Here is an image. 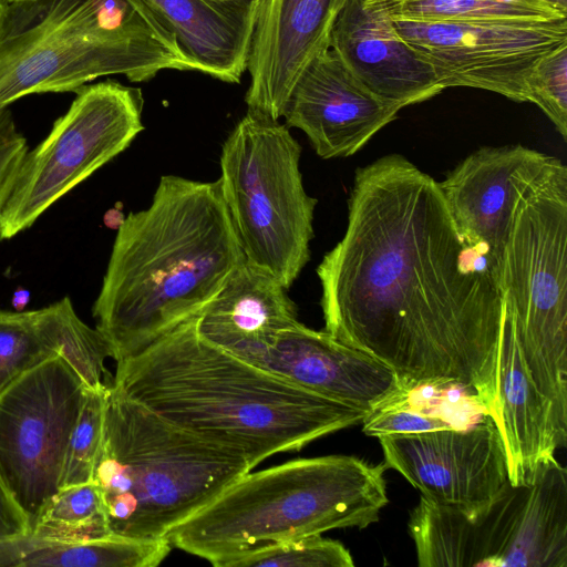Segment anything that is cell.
<instances>
[{
    "label": "cell",
    "instance_id": "cell-8",
    "mask_svg": "<svg viewBox=\"0 0 567 567\" xmlns=\"http://www.w3.org/2000/svg\"><path fill=\"white\" fill-rule=\"evenodd\" d=\"M290 128L247 111L221 145V194L246 262L289 289L310 259L317 199L300 171Z\"/></svg>",
    "mask_w": 567,
    "mask_h": 567
},
{
    "label": "cell",
    "instance_id": "cell-22",
    "mask_svg": "<svg viewBox=\"0 0 567 567\" xmlns=\"http://www.w3.org/2000/svg\"><path fill=\"white\" fill-rule=\"evenodd\" d=\"M175 37L195 71L239 83L247 71L261 0H143Z\"/></svg>",
    "mask_w": 567,
    "mask_h": 567
},
{
    "label": "cell",
    "instance_id": "cell-16",
    "mask_svg": "<svg viewBox=\"0 0 567 567\" xmlns=\"http://www.w3.org/2000/svg\"><path fill=\"white\" fill-rule=\"evenodd\" d=\"M254 364L370 413L403 402L410 392L381 361L300 321L282 330Z\"/></svg>",
    "mask_w": 567,
    "mask_h": 567
},
{
    "label": "cell",
    "instance_id": "cell-26",
    "mask_svg": "<svg viewBox=\"0 0 567 567\" xmlns=\"http://www.w3.org/2000/svg\"><path fill=\"white\" fill-rule=\"evenodd\" d=\"M107 386L85 389L75 425L71 432L61 476V487L93 482L102 442Z\"/></svg>",
    "mask_w": 567,
    "mask_h": 567
},
{
    "label": "cell",
    "instance_id": "cell-23",
    "mask_svg": "<svg viewBox=\"0 0 567 567\" xmlns=\"http://www.w3.org/2000/svg\"><path fill=\"white\" fill-rule=\"evenodd\" d=\"M172 548L167 538L107 536L71 542L27 533L0 543V567H155Z\"/></svg>",
    "mask_w": 567,
    "mask_h": 567
},
{
    "label": "cell",
    "instance_id": "cell-11",
    "mask_svg": "<svg viewBox=\"0 0 567 567\" xmlns=\"http://www.w3.org/2000/svg\"><path fill=\"white\" fill-rule=\"evenodd\" d=\"M85 389L74 368L56 355L0 393V480L23 512L30 532L61 487L68 443Z\"/></svg>",
    "mask_w": 567,
    "mask_h": 567
},
{
    "label": "cell",
    "instance_id": "cell-19",
    "mask_svg": "<svg viewBox=\"0 0 567 567\" xmlns=\"http://www.w3.org/2000/svg\"><path fill=\"white\" fill-rule=\"evenodd\" d=\"M56 355L74 368L89 389H102L112 380L105 368L111 358L107 342L78 317L68 297L38 310H0V393Z\"/></svg>",
    "mask_w": 567,
    "mask_h": 567
},
{
    "label": "cell",
    "instance_id": "cell-34",
    "mask_svg": "<svg viewBox=\"0 0 567 567\" xmlns=\"http://www.w3.org/2000/svg\"><path fill=\"white\" fill-rule=\"evenodd\" d=\"M548 2L549 4L567 12V0H544Z\"/></svg>",
    "mask_w": 567,
    "mask_h": 567
},
{
    "label": "cell",
    "instance_id": "cell-21",
    "mask_svg": "<svg viewBox=\"0 0 567 567\" xmlns=\"http://www.w3.org/2000/svg\"><path fill=\"white\" fill-rule=\"evenodd\" d=\"M496 381L495 424L505 446L509 482L517 485L540 462L555 456L567 436L559 431L549 402L529 374L507 307Z\"/></svg>",
    "mask_w": 567,
    "mask_h": 567
},
{
    "label": "cell",
    "instance_id": "cell-36",
    "mask_svg": "<svg viewBox=\"0 0 567 567\" xmlns=\"http://www.w3.org/2000/svg\"><path fill=\"white\" fill-rule=\"evenodd\" d=\"M10 4L12 3H19V2H24V1H29V0H7Z\"/></svg>",
    "mask_w": 567,
    "mask_h": 567
},
{
    "label": "cell",
    "instance_id": "cell-28",
    "mask_svg": "<svg viewBox=\"0 0 567 567\" xmlns=\"http://www.w3.org/2000/svg\"><path fill=\"white\" fill-rule=\"evenodd\" d=\"M528 102L536 104L567 138V43L545 54L527 80Z\"/></svg>",
    "mask_w": 567,
    "mask_h": 567
},
{
    "label": "cell",
    "instance_id": "cell-1",
    "mask_svg": "<svg viewBox=\"0 0 567 567\" xmlns=\"http://www.w3.org/2000/svg\"><path fill=\"white\" fill-rule=\"evenodd\" d=\"M317 275L326 332L410 391L460 386L496 421L502 260L463 239L435 179L399 154L358 168L346 233Z\"/></svg>",
    "mask_w": 567,
    "mask_h": 567
},
{
    "label": "cell",
    "instance_id": "cell-6",
    "mask_svg": "<svg viewBox=\"0 0 567 567\" xmlns=\"http://www.w3.org/2000/svg\"><path fill=\"white\" fill-rule=\"evenodd\" d=\"M249 471L239 452L165 421L109 385L93 482L112 536L164 539Z\"/></svg>",
    "mask_w": 567,
    "mask_h": 567
},
{
    "label": "cell",
    "instance_id": "cell-14",
    "mask_svg": "<svg viewBox=\"0 0 567 567\" xmlns=\"http://www.w3.org/2000/svg\"><path fill=\"white\" fill-rule=\"evenodd\" d=\"M348 0H261L252 34L247 111L280 120L308 65L330 48Z\"/></svg>",
    "mask_w": 567,
    "mask_h": 567
},
{
    "label": "cell",
    "instance_id": "cell-18",
    "mask_svg": "<svg viewBox=\"0 0 567 567\" xmlns=\"http://www.w3.org/2000/svg\"><path fill=\"white\" fill-rule=\"evenodd\" d=\"M330 48L371 92L401 109L444 90L393 20L365 0H348L333 25Z\"/></svg>",
    "mask_w": 567,
    "mask_h": 567
},
{
    "label": "cell",
    "instance_id": "cell-30",
    "mask_svg": "<svg viewBox=\"0 0 567 567\" xmlns=\"http://www.w3.org/2000/svg\"><path fill=\"white\" fill-rule=\"evenodd\" d=\"M28 150L27 140L18 130L9 106L0 109V210Z\"/></svg>",
    "mask_w": 567,
    "mask_h": 567
},
{
    "label": "cell",
    "instance_id": "cell-24",
    "mask_svg": "<svg viewBox=\"0 0 567 567\" xmlns=\"http://www.w3.org/2000/svg\"><path fill=\"white\" fill-rule=\"evenodd\" d=\"M392 20L549 22L567 12L544 0H365Z\"/></svg>",
    "mask_w": 567,
    "mask_h": 567
},
{
    "label": "cell",
    "instance_id": "cell-20",
    "mask_svg": "<svg viewBox=\"0 0 567 567\" xmlns=\"http://www.w3.org/2000/svg\"><path fill=\"white\" fill-rule=\"evenodd\" d=\"M298 321L288 289L245 260L197 315L196 331L209 343L254 363L282 330Z\"/></svg>",
    "mask_w": 567,
    "mask_h": 567
},
{
    "label": "cell",
    "instance_id": "cell-7",
    "mask_svg": "<svg viewBox=\"0 0 567 567\" xmlns=\"http://www.w3.org/2000/svg\"><path fill=\"white\" fill-rule=\"evenodd\" d=\"M567 167L518 200L503 254L506 307L529 374L567 436Z\"/></svg>",
    "mask_w": 567,
    "mask_h": 567
},
{
    "label": "cell",
    "instance_id": "cell-27",
    "mask_svg": "<svg viewBox=\"0 0 567 567\" xmlns=\"http://www.w3.org/2000/svg\"><path fill=\"white\" fill-rule=\"evenodd\" d=\"M350 551L322 534L295 538L238 560L234 567H353Z\"/></svg>",
    "mask_w": 567,
    "mask_h": 567
},
{
    "label": "cell",
    "instance_id": "cell-15",
    "mask_svg": "<svg viewBox=\"0 0 567 567\" xmlns=\"http://www.w3.org/2000/svg\"><path fill=\"white\" fill-rule=\"evenodd\" d=\"M400 110L371 92L329 48L301 74L281 117L307 135L318 156L329 159L357 153Z\"/></svg>",
    "mask_w": 567,
    "mask_h": 567
},
{
    "label": "cell",
    "instance_id": "cell-17",
    "mask_svg": "<svg viewBox=\"0 0 567 567\" xmlns=\"http://www.w3.org/2000/svg\"><path fill=\"white\" fill-rule=\"evenodd\" d=\"M558 161L522 146L482 147L437 182L465 241L485 244L503 261L519 198Z\"/></svg>",
    "mask_w": 567,
    "mask_h": 567
},
{
    "label": "cell",
    "instance_id": "cell-3",
    "mask_svg": "<svg viewBox=\"0 0 567 567\" xmlns=\"http://www.w3.org/2000/svg\"><path fill=\"white\" fill-rule=\"evenodd\" d=\"M245 256L219 181L159 178L148 207L118 225L95 328L120 362L197 316Z\"/></svg>",
    "mask_w": 567,
    "mask_h": 567
},
{
    "label": "cell",
    "instance_id": "cell-12",
    "mask_svg": "<svg viewBox=\"0 0 567 567\" xmlns=\"http://www.w3.org/2000/svg\"><path fill=\"white\" fill-rule=\"evenodd\" d=\"M398 33L433 68L443 89L468 86L528 102L539 59L567 43V18L549 22L393 20Z\"/></svg>",
    "mask_w": 567,
    "mask_h": 567
},
{
    "label": "cell",
    "instance_id": "cell-31",
    "mask_svg": "<svg viewBox=\"0 0 567 567\" xmlns=\"http://www.w3.org/2000/svg\"><path fill=\"white\" fill-rule=\"evenodd\" d=\"M29 532L23 512L0 480V543Z\"/></svg>",
    "mask_w": 567,
    "mask_h": 567
},
{
    "label": "cell",
    "instance_id": "cell-10",
    "mask_svg": "<svg viewBox=\"0 0 567 567\" xmlns=\"http://www.w3.org/2000/svg\"><path fill=\"white\" fill-rule=\"evenodd\" d=\"M450 567H567V472L551 456L473 514L442 507Z\"/></svg>",
    "mask_w": 567,
    "mask_h": 567
},
{
    "label": "cell",
    "instance_id": "cell-9",
    "mask_svg": "<svg viewBox=\"0 0 567 567\" xmlns=\"http://www.w3.org/2000/svg\"><path fill=\"white\" fill-rule=\"evenodd\" d=\"M138 87L85 84L47 137L28 150L0 210V239L29 228L50 206L125 151L144 130Z\"/></svg>",
    "mask_w": 567,
    "mask_h": 567
},
{
    "label": "cell",
    "instance_id": "cell-29",
    "mask_svg": "<svg viewBox=\"0 0 567 567\" xmlns=\"http://www.w3.org/2000/svg\"><path fill=\"white\" fill-rule=\"evenodd\" d=\"M362 425L364 434L374 437L455 429L442 416L411 408L404 401L372 413Z\"/></svg>",
    "mask_w": 567,
    "mask_h": 567
},
{
    "label": "cell",
    "instance_id": "cell-33",
    "mask_svg": "<svg viewBox=\"0 0 567 567\" xmlns=\"http://www.w3.org/2000/svg\"><path fill=\"white\" fill-rule=\"evenodd\" d=\"M10 3L7 0H0V32L6 21Z\"/></svg>",
    "mask_w": 567,
    "mask_h": 567
},
{
    "label": "cell",
    "instance_id": "cell-13",
    "mask_svg": "<svg viewBox=\"0 0 567 567\" xmlns=\"http://www.w3.org/2000/svg\"><path fill=\"white\" fill-rule=\"evenodd\" d=\"M378 439L385 466L435 505L473 515L509 483L505 446L487 414L464 429Z\"/></svg>",
    "mask_w": 567,
    "mask_h": 567
},
{
    "label": "cell",
    "instance_id": "cell-4",
    "mask_svg": "<svg viewBox=\"0 0 567 567\" xmlns=\"http://www.w3.org/2000/svg\"><path fill=\"white\" fill-rule=\"evenodd\" d=\"M385 464L352 455L298 458L249 471L174 527L172 547L234 567L281 543L336 528L363 529L388 504Z\"/></svg>",
    "mask_w": 567,
    "mask_h": 567
},
{
    "label": "cell",
    "instance_id": "cell-5",
    "mask_svg": "<svg viewBox=\"0 0 567 567\" xmlns=\"http://www.w3.org/2000/svg\"><path fill=\"white\" fill-rule=\"evenodd\" d=\"M164 70L195 68L143 0L12 3L0 32V109L102 76L145 82Z\"/></svg>",
    "mask_w": 567,
    "mask_h": 567
},
{
    "label": "cell",
    "instance_id": "cell-25",
    "mask_svg": "<svg viewBox=\"0 0 567 567\" xmlns=\"http://www.w3.org/2000/svg\"><path fill=\"white\" fill-rule=\"evenodd\" d=\"M31 534L85 542L112 536L100 487L95 482L62 487L42 509Z\"/></svg>",
    "mask_w": 567,
    "mask_h": 567
},
{
    "label": "cell",
    "instance_id": "cell-2",
    "mask_svg": "<svg viewBox=\"0 0 567 567\" xmlns=\"http://www.w3.org/2000/svg\"><path fill=\"white\" fill-rule=\"evenodd\" d=\"M196 317L116 362L112 384L165 421L239 452L251 470L372 414L209 343Z\"/></svg>",
    "mask_w": 567,
    "mask_h": 567
},
{
    "label": "cell",
    "instance_id": "cell-32",
    "mask_svg": "<svg viewBox=\"0 0 567 567\" xmlns=\"http://www.w3.org/2000/svg\"><path fill=\"white\" fill-rule=\"evenodd\" d=\"M29 293L25 291L16 292L13 298V305L18 311H20L29 300Z\"/></svg>",
    "mask_w": 567,
    "mask_h": 567
},
{
    "label": "cell",
    "instance_id": "cell-35",
    "mask_svg": "<svg viewBox=\"0 0 567 567\" xmlns=\"http://www.w3.org/2000/svg\"><path fill=\"white\" fill-rule=\"evenodd\" d=\"M214 1H220V2H249L255 0H214Z\"/></svg>",
    "mask_w": 567,
    "mask_h": 567
}]
</instances>
